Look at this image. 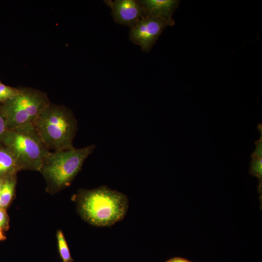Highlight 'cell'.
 <instances>
[{
    "instance_id": "cell-5",
    "label": "cell",
    "mask_w": 262,
    "mask_h": 262,
    "mask_svg": "<svg viewBox=\"0 0 262 262\" xmlns=\"http://www.w3.org/2000/svg\"><path fill=\"white\" fill-rule=\"evenodd\" d=\"M50 101L46 92L30 87H20L14 97L1 103L0 112L7 129L33 123Z\"/></svg>"
},
{
    "instance_id": "cell-1",
    "label": "cell",
    "mask_w": 262,
    "mask_h": 262,
    "mask_svg": "<svg viewBox=\"0 0 262 262\" xmlns=\"http://www.w3.org/2000/svg\"><path fill=\"white\" fill-rule=\"evenodd\" d=\"M33 123L49 150L74 147L73 142L78 121L73 111L66 106L50 102Z\"/></svg>"
},
{
    "instance_id": "cell-10",
    "label": "cell",
    "mask_w": 262,
    "mask_h": 262,
    "mask_svg": "<svg viewBox=\"0 0 262 262\" xmlns=\"http://www.w3.org/2000/svg\"><path fill=\"white\" fill-rule=\"evenodd\" d=\"M15 182L12 180H4L0 193V208L7 206L13 196Z\"/></svg>"
},
{
    "instance_id": "cell-2",
    "label": "cell",
    "mask_w": 262,
    "mask_h": 262,
    "mask_svg": "<svg viewBox=\"0 0 262 262\" xmlns=\"http://www.w3.org/2000/svg\"><path fill=\"white\" fill-rule=\"evenodd\" d=\"M79 209L82 217L99 227L113 225L122 220L128 208L124 194L107 186L83 191L80 193Z\"/></svg>"
},
{
    "instance_id": "cell-17",
    "label": "cell",
    "mask_w": 262,
    "mask_h": 262,
    "mask_svg": "<svg viewBox=\"0 0 262 262\" xmlns=\"http://www.w3.org/2000/svg\"><path fill=\"white\" fill-rule=\"evenodd\" d=\"M4 180L0 179V193L2 187L3 183Z\"/></svg>"
},
{
    "instance_id": "cell-7",
    "label": "cell",
    "mask_w": 262,
    "mask_h": 262,
    "mask_svg": "<svg viewBox=\"0 0 262 262\" xmlns=\"http://www.w3.org/2000/svg\"><path fill=\"white\" fill-rule=\"evenodd\" d=\"M110 7L115 22L131 28L144 16L142 5L138 0H105Z\"/></svg>"
},
{
    "instance_id": "cell-13",
    "label": "cell",
    "mask_w": 262,
    "mask_h": 262,
    "mask_svg": "<svg viewBox=\"0 0 262 262\" xmlns=\"http://www.w3.org/2000/svg\"><path fill=\"white\" fill-rule=\"evenodd\" d=\"M7 130L5 119L0 112V139H2V137Z\"/></svg>"
},
{
    "instance_id": "cell-15",
    "label": "cell",
    "mask_w": 262,
    "mask_h": 262,
    "mask_svg": "<svg viewBox=\"0 0 262 262\" xmlns=\"http://www.w3.org/2000/svg\"><path fill=\"white\" fill-rule=\"evenodd\" d=\"M166 262H193L190 261H189L188 260L180 258V257H174L173 258H171L168 261H167Z\"/></svg>"
},
{
    "instance_id": "cell-8",
    "label": "cell",
    "mask_w": 262,
    "mask_h": 262,
    "mask_svg": "<svg viewBox=\"0 0 262 262\" xmlns=\"http://www.w3.org/2000/svg\"><path fill=\"white\" fill-rule=\"evenodd\" d=\"M144 16L162 18L174 22L172 15L178 8L180 0H140Z\"/></svg>"
},
{
    "instance_id": "cell-12",
    "label": "cell",
    "mask_w": 262,
    "mask_h": 262,
    "mask_svg": "<svg viewBox=\"0 0 262 262\" xmlns=\"http://www.w3.org/2000/svg\"><path fill=\"white\" fill-rule=\"evenodd\" d=\"M19 92V87H13L0 83V104L14 97Z\"/></svg>"
},
{
    "instance_id": "cell-18",
    "label": "cell",
    "mask_w": 262,
    "mask_h": 262,
    "mask_svg": "<svg viewBox=\"0 0 262 262\" xmlns=\"http://www.w3.org/2000/svg\"><path fill=\"white\" fill-rule=\"evenodd\" d=\"M1 82H0V83H1Z\"/></svg>"
},
{
    "instance_id": "cell-9",
    "label": "cell",
    "mask_w": 262,
    "mask_h": 262,
    "mask_svg": "<svg viewBox=\"0 0 262 262\" xmlns=\"http://www.w3.org/2000/svg\"><path fill=\"white\" fill-rule=\"evenodd\" d=\"M19 169L16 158L8 147L0 149V176Z\"/></svg>"
},
{
    "instance_id": "cell-14",
    "label": "cell",
    "mask_w": 262,
    "mask_h": 262,
    "mask_svg": "<svg viewBox=\"0 0 262 262\" xmlns=\"http://www.w3.org/2000/svg\"><path fill=\"white\" fill-rule=\"evenodd\" d=\"M6 221V213L4 210L0 208V228L4 226Z\"/></svg>"
},
{
    "instance_id": "cell-4",
    "label": "cell",
    "mask_w": 262,
    "mask_h": 262,
    "mask_svg": "<svg viewBox=\"0 0 262 262\" xmlns=\"http://www.w3.org/2000/svg\"><path fill=\"white\" fill-rule=\"evenodd\" d=\"M95 147L96 145L92 144L81 148L50 151L39 171L52 187L60 189L67 186Z\"/></svg>"
},
{
    "instance_id": "cell-11",
    "label": "cell",
    "mask_w": 262,
    "mask_h": 262,
    "mask_svg": "<svg viewBox=\"0 0 262 262\" xmlns=\"http://www.w3.org/2000/svg\"><path fill=\"white\" fill-rule=\"evenodd\" d=\"M57 238L59 253L63 262H73L67 243L61 230L57 232Z\"/></svg>"
},
{
    "instance_id": "cell-6",
    "label": "cell",
    "mask_w": 262,
    "mask_h": 262,
    "mask_svg": "<svg viewBox=\"0 0 262 262\" xmlns=\"http://www.w3.org/2000/svg\"><path fill=\"white\" fill-rule=\"evenodd\" d=\"M175 22L153 16H144L130 28L129 38L131 42L139 46L142 51L149 52L159 36L168 26Z\"/></svg>"
},
{
    "instance_id": "cell-16",
    "label": "cell",
    "mask_w": 262,
    "mask_h": 262,
    "mask_svg": "<svg viewBox=\"0 0 262 262\" xmlns=\"http://www.w3.org/2000/svg\"><path fill=\"white\" fill-rule=\"evenodd\" d=\"M5 238L4 236V235L2 234V232L1 230V228H0V240H2L4 239Z\"/></svg>"
},
{
    "instance_id": "cell-3",
    "label": "cell",
    "mask_w": 262,
    "mask_h": 262,
    "mask_svg": "<svg viewBox=\"0 0 262 262\" xmlns=\"http://www.w3.org/2000/svg\"><path fill=\"white\" fill-rule=\"evenodd\" d=\"M2 139L15 155L19 169L39 171L50 151L32 123L7 129Z\"/></svg>"
}]
</instances>
